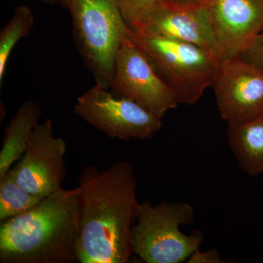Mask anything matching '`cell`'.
Wrapping results in <instances>:
<instances>
[{
  "label": "cell",
  "mask_w": 263,
  "mask_h": 263,
  "mask_svg": "<svg viewBox=\"0 0 263 263\" xmlns=\"http://www.w3.org/2000/svg\"><path fill=\"white\" fill-rule=\"evenodd\" d=\"M134 167L119 160L100 171H81L77 196L80 226L79 262L127 263L133 255L132 229L141 214Z\"/></svg>",
  "instance_id": "1"
},
{
  "label": "cell",
  "mask_w": 263,
  "mask_h": 263,
  "mask_svg": "<svg viewBox=\"0 0 263 263\" xmlns=\"http://www.w3.org/2000/svg\"><path fill=\"white\" fill-rule=\"evenodd\" d=\"M80 226L75 189L61 188L0 224V262H79Z\"/></svg>",
  "instance_id": "2"
},
{
  "label": "cell",
  "mask_w": 263,
  "mask_h": 263,
  "mask_svg": "<svg viewBox=\"0 0 263 263\" xmlns=\"http://www.w3.org/2000/svg\"><path fill=\"white\" fill-rule=\"evenodd\" d=\"M72 20V34L95 84L110 89L118 52L130 29L114 0H62Z\"/></svg>",
  "instance_id": "3"
},
{
  "label": "cell",
  "mask_w": 263,
  "mask_h": 263,
  "mask_svg": "<svg viewBox=\"0 0 263 263\" xmlns=\"http://www.w3.org/2000/svg\"><path fill=\"white\" fill-rule=\"evenodd\" d=\"M130 37L179 104L195 105L207 88L213 86L221 60L212 52L144 31L130 29Z\"/></svg>",
  "instance_id": "4"
},
{
  "label": "cell",
  "mask_w": 263,
  "mask_h": 263,
  "mask_svg": "<svg viewBox=\"0 0 263 263\" xmlns=\"http://www.w3.org/2000/svg\"><path fill=\"white\" fill-rule=\"evenodd\" d=\"M194 208L185 202H142L141 214L132 229L133 254L147 263H180L200 249V232L186 235L183 226L194 221Z\"/></svg>",
  "instance_id": "5"
},
{
  "label": "cell",
  "mask_w": 263,
  "mask_h": 263,
  "mask_svg": "<svg viewBox=\"0 0 263 263\" xmlns=\"http://www.w3.org/2000/svg\"><path fill=\"white\" fill-rule=\"evenodd\" d=\"M110 89L95 84L78 98L76 115L108 138L122 141L149 139L160 130L162 118Z\"/></svg>",
  "instance_id": "6"
},
{
  "label": "cell",
  "mask_w": 263,
  "mask_h": 263,
  "mask_svg": "<svg viewBox=\"0 0 263 263\" xmlns=\"http://www.w3.org/2000/svg\"><path fill=\"white\" fill-rule=\"evenodd\" d=\"M110 89L160 118L179 104L174 91L132 39L130 31L118 52Z\"/></svg>",
  "instance_id": "7"
},
{
  "label": "cell",
  "mask_w": 263,
  "mask_h": 263,
  "mask_svg": "<svg viewBox=\"0 0 263 263\" xmlns=\"http://www.w3.org/2000/svg\"><path fill=\"white\" fill-rule=\"evenodd\" d=\"M66 149L65 140L53 136V122L46 119L36 124L23 156L10 171L24 190L47 197L62 187L67 174Z\"/></svg>",
  "instance_id": "8"
},
{
  "label": "cell",
  "mask_w": 263,
  "mask_h": 263,
  "mask_svg": "<svg viewBox=\"0 0 263 263\" xmlns=\"http://www.w3.org/2000/svg\"><path fill=\"white\" fill-rule=\"evenodd\" d=\"M212 87L218 111L228 127L263 114V71L239 56L221 60Z\"/></svg>",
  "instance_id": "9"
},
{
  "label": "cell",
  "mask_w": 263,
  "mask_h": 263,
  "mask_svg": "<svg viewBox=\"0 0 263 263\" xmlns=\"http://www.w3.org/2000/svg\"><path fill=\"white\" fill-rule=\"evenodd\" d=\"M220 60L240 56L263 29V0H206Z\"/></svg>",
  "instance_id": "10"
},
{
  "label": "cell",
  "mask_w": 263,
  "mask_h": 263,
  "mask_svg": "<svg viewBox=\"0 0 263 263\" xmlns=\"http://www.w3.org/2000/svg\"><path fill=\"white\" fill-rule=\"evenodd\" d=\"M136 31L191 43L212 52L219 58L210 17L205 5L179 7L167 2L148 17ZM220 60V58H219Z\"/></svg>",
  "instance_id": "11"
},
{
  "label": "cell",
  "mask_w": 263,
  "mask_h": 263,
  "mask_svg": "<svg viewBox=\"0 0 263 263\" xmlns=\"http://www.w3.org/2000/svg\"><path fill=\"white\" fill-rule=\"evenodd\" d=\"M42 116L41 107L34 100L24 102L7 126L0 151V179L23 156L29 136Z\"/></svg>",
  "instance_id": "12"
},
{
  "label": "cell",
  "mask_w": 263,
  "mask_h": 263,
  "mask_svg": "<svg viewBox=\"0 0 263 263\" xmlns=\"http://www.w3.org/2000/svg\"><path fill=\"white\" fill-rule=\"evenodd\" d=\"M228 143L242 171L263 175V114L243 125L228 127Z\"/></svg>",
  "instance_id": "13"
},
{
  "label": "cell",
  "mask_w": 263,
  "mask_h": 263,
  "mask_svg": "<svg viewBox=\"0 0 263 263\" xmlns=\"http://www.w3.org/2000/svg\"><path fill=\"white\" fill-rule=\"evenodd\" d=\"M34 25L32 10L25 5L15 10L13 16L0 32V83L4 80L7 66L13 48L19 41L27 37Z\"/></svg>",
  "instance_id": "14"
},
{
  "label": "cell",
  "mask_w": 263,
  "mask_h": 263,
  "mask_svg": "<svg viewBox=\"0 0 263 263\" xmlns=\"http://www.w3.org/2000/svg\"><path fill=\"white\" fill-rule=\"evenodd\" d=\"M45 197L29 193L22 188L10 170L0 179V221H5L29 212Z\"/></svg>",
  "instance_id": "15"
},
{
  "label": "cell",
  "mask_w": 263,
  "mask_h": 263,
  "mask_svg": "<svg viewBox=\"0 0 263 263\" xmlns=\"http://www.w3.org/2000/svg\"><path fill=\"white\" fill-rule=\"evenodd\" d=\"M129 28L138 30L152 13L168 0H114Z\"/></svg>",
  "instance_id": "16"
},
{
  "label": "cell",
  "mask_w": 263,
  "mask_h": 263,
  "mask_svg": "<svg viewBox=\"0 0 263 263\" xmlns=\"http://www.w3.org/2000/svg\"><path fill=\"white\" fill-rule=\"evenodd\" d=\"M239 57L263 71V29Z\"/></svg>",
  "instance_id": "17"
},
{
  "label": "cell",
  "mask_w": 263,
  "mask_h": 263,
  "mask_svg": "<svg viewBox=\"0 0 263 263\" xmlns=\"http://www.w3.org/2000/svg\"><path fill=\"white\" fill-rule=\"evenodd\" d=\"M187 260L189 263L226 262V261H222L220 253L216 249H209V250L204 251V252H201L200 249H198L195 253L190 256Z\"/></svg>",
  "instance_id": "18"
},
{
  "label": "cell",
  "mask_w": 263,
  "mask_h": 263,
  "mask_svg": "<svg viewBox=\"0 0 263 263\" xmlns=\"http://www.w3.org/2000/svg\"><path fill=\"white\" fill-rule=\"evenodd\" d=\"M206 0H168L171 4L179 7H197L205 5Z\"/></svg>",
  "instance_id": "19"
},
{
  "label": "cell",
  "mask_w": 263,
  "mask_h": 263,
  "mask_svg": "<svg viewBox=\"0 0 263 263\" xmlns=\"http://www.w3.org/2000/svg\"><path fill=\"white\" fill-rule=\"evenodd\" d=\"M41 1L47 4H54L57 3H61L62 0H41Z\"/></svg>",
  "instance_id": "20"
}]
</instances>
